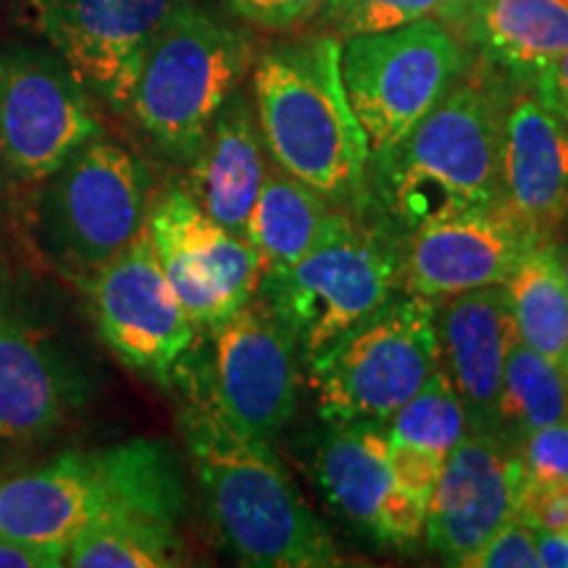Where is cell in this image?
Listing matches in <instances>:
<instances>
[{
    "instance_id": "3957f363",
    "label": "cell",
    "mask_w": 568,
    "mask_h": 568,
    "mask_svg": "<svg viewBox=\"0 0 568 568\" xmlns=\"http://www.w3.org/2000/svg\"><path fill=\"white\" fill-rule=\"evenodd\" d=\"M335 34L282 42L253 69V95L266 151L284 172L335 209H368L372 151L339 67Z\"/></svg>"
},
{
    "instance_id": "30bf717a",
    "label": "cell",
    "mask_w": 568,
    "mask_h": 568,
    "mask_svg": "<svg viewBox=\"0 0 568 568\" xmlns=\"http://www.w3.org/2000/svg\"><path fill=\"white\" fill-rule=\"evenodd\" d=\"M339 67L374 159L435 109L464 74L468 51L443 21L424 17L397 30L343 40Z\"/></svg>"
},
{
    "instance_id": "7c38bea8",
    "label": "cell",
    "mask_w": 568,
    "mask_h": 568,
    "mask_svg": "<svg viewBox=\"0 0 568 568\" xmlns=\"http://www.w3.org/2000/svg\"><path fill=\"white\" fill-rule=\"evenodd\" d=\"M84 287L105 347L126 368L172 387L174 366L195 345L197 326L163 274L148 222Z\"/></svg>"
},
{
    "instance_id": "f546056e",
    "label": "cell",
    "mask_w": 568,
    "mask_h": 568,
    "mask_svg": "<svg viewBox=\"0 0 568 568\" xmlns=\"http://www.w3.org/2000/svg\"><path fill=\"white\" fill-rule=\"evenodd\" d=\"M468 568H542L537 550V535L521 518H508L477 556L466 564Z\"/></svg>"
},
{
    "instance_id": "4fadbf2b",
    "label": "cell",
    "mask_w": 568,
    "mask_h": 568,
    "mask_svg": "<svg viewBox=\"0 0 568 568\" xmlns=\"http://www.w3.org/2000/svg\"><path fill=\"white\" fill-rule=\"evenodd\" d=\"M187 0H24L32 27L77 80L126 113L148 48Z\"/></svg>"
},
{
    "instance_id": "e0dca14e",
    "label": "cell",
    "mask_w": 568,
    "mask_h": 568,
    "mask_svg": "<svg viewBox=\"0 0 568 568\" xmlns=\"http://www.w3.org/2000/svg\"><path fill=\"white\" fill-rule=\"evenodd\" d=\"M539 240L503 203L424 224L403 245V290L445 301L506 284Z\"/></svg>"
},
{
    "instance_id": "8d00e7d4",
    "label": "cell",
    "mask_w": 568,
    "mask_h": 568,
    "mask_svg": "<svg viewBox=\"0 0 568 568\" xmlns=\"http://www.w3.org/2000/svg\"><path fill=\"white\" fill-rule=\"evenodd\" d=\"M556 245H558V255H560V268H564V276L568 282V213L556 232Z\"/></svg>"
},
{
    "instance_id": "83f0119b",
    "label": "cell",
    "mask_w": 568,
    "mask_h": 568,
    "mask_svg": "<svg viewBox=\"0 0 568 568\" xmlns=\"http://www.w3.org/2000/svg\"><path fill=\"white\" fill-rule=\"evenodd\" d=\"M443 0H326L324 30L339 40L397 30L410 21L435 17Z\"/></svg>"
},
{
    "instance_id": "d6a6232c",
    "label": "cell",
    "mask_w": 568,
    "mask_h": 568,
    "mask_svg": "<svg viewBox=\"0 0 568 568\" xmlns=\"http://www.w3.org/2000/svg\"><path fill=\"white\" fill-rule=\"evenodd\" d=\"M232 13L264 30H295L322 13L326 0H224Z\"/></svg>"
},
{
    "instance_id": "52a82bcc",
    "label": "cell",
    "mask_w": 568,
    "mask_h": 568,
    "mask_svg": "<svg viewBox=\"0 0 568 568\" xmlns=\"http://www.w3.org/2000/svg\"><path fill=\"white\" fill-rule=\"evenodd\" d=\"M32 234L45 261L88 282L138 237L151 213V172L138 155L90 140L40 182Z\"/></svg>"
},
{
    "instance_id": "d4e9b609",
    "label": "cell",
    "mask_w": 568,
    "mask_h": 568,
    "mask_svg": "<svg viewBox=\"0 0 568 568\" xmlns=\"http://www.w3.org/2000/svg\"><path fill=\"white\" fill-rule=\"evenodd\" d=\"M568 418V376L521 339L510 345L503 368L497 435L516 443L527 432Z\"/></svg>"
},
{
    "instance_id": "603a6c76",
    "label": "cell",
    "mask_w": 568,
    "mask_h": 568,
    "mask_svg": "<svg viewBox=\"0 0 568 568\" xmlns=\"http://www.w3.org/2000/svg\"><path fill=\"white\" fill-rule=\"evenodd\" d=\"M335 213L314 187L287 174L272 161L266 180L247 216L245 240L255 247L264 264V274L293 266L314 247L318 234Z\"/></svg>"
},
{
    "instance_id": "d6986e66",
    "label": "cell",
    "mask_w": 568,
    "mask_h": 568,
    "mask_svg": "<svg viewBox=\"0 0 568 568\" xmlns=\"http://www.w3.org/2000/svg\"><path fill=\"white\" fill-rule=\"evenodd\" d=\"M503 205L537 237H556L568 213V122L514 82L500 134Z\"/></svg>"
},
{
    "instance_id": "9c48e42d",
    "label": "cell",
    "mask_w": 568,
    "mask_h": 568,
    "mask_svg": "<svg viewBox=\"0 0 568 568\" xmlns=\"http://www.w3.org/2000/svg\"><path fill=\"white\" fill-rule=\"evenodd\" d=\"M205 332L209 351L190 347L174 366L172 387L195 389L240 435L272 443L297 406L301 351L295 337L261 297Z\"/></svg>"
},
{
    "instance_id": "484cf974",
    "label": "cell",
    "mask_w": 568,
    "mask_h": 568,
    "mask_svg": "<svg viewBox=\"0 0 568 568\" xmlns=\"http://www.w3.org/2000/svg\"><path fill=\"white\" fill-rule=\"evenodd\" d=\"M184 564L180 529L130 516L90 524L67 550L74 568H169Z\"/></svg>"
},
{
    "instance_id": "5bb4252c",
    "label": "cell",
    "mask_w": 568,
    "mask_h": 568,
    "mask_svg": "<svg viewBox=\"0 0 568 568\" xmlns=\"http://www.w3.org/2000/svg\"><path fill=\"white\" fill-rule=\"evenodd\" d=\"M159 264L197 329H211L251 303L264 264L245 237L216 224L187 195L169 187L148 213Z\"/></svg>"
},
{
    "instance_id": "4dcf8cb0",
    "label": "cell",
    "mask_w": 568,
    "mask_h": 568,
    "mask_svg": "<svg viewBox=\"0 0 568 568\" xmlns=\"http://www.w3.org/2000/svg\"><path fill=\"white\" fill-rule=\"evenodd\" d=\"M516 518L539 531H568V481L521 479L516 497Z\"/></svg>"
},
{
    "instance_id": "44dd1931",
    "label": "cell",
    "mask_w": 568,
    "mask_h": 568,
    "mask_svg": "<svg viewBox=\"0 0 568 568\" xmlns=\"http://www.w3.org/2000/svg\"><path fill=\"white\" fill-rule=\"evenodd\" d=\"M437 19L481 61L524 84L568 48V0H443Z\"/></svg>"
},
{
    "instance_id": "7a4b0ae2",
    "label": "cell",
    "mask_w": 568,
    "mask_h": 568,
    "mask_svg": "<svg viewBox=\"0 0 568 568\" xmlns=\"http://www.w3.org/2000/svg\"><path fill=\"white\" fill-rule=\"evenodd\" d=\"M180 429L205 514L243 566L332 568L343 564L329 529L284 471L272 443L240 435L209 397L180 387Z\"/></svg>"
},
{
    "instance_id": "2e32d148",
    "label": "cell",
    "mask_w": 568,
    "mask_h": 568,
    "mask_svg": "<svg viewBox=\"0 0 568 568\" xmlns=\"http://www.w3.org/2000/svg\"><path fill=\"white\" fill-rule=\"evenodd\" d=\"M514 443L497 432H468L447 453L426 506V545L445 564L466 566L516 514L521 487Z\"/></svg>"
},
{
    "instance_id": "ac0fdd59",
    "label": "cell",
    "mask_w": 568,
    "mask_h": 568,
    "mask_svg": "<svg viewBox=\"0 0 568 568\" xmlns=\"http://www.w3.org/2000/svg\"><path fill=\"white\" fill-rule=\"evenodd\" d=\"M88 397L74 358L45 326L0 308V439H42Z\"/></svg>"
},
{
    "instance_id": "6da1fadb",
    "label": "cell",
    "mask_w": 568,
    "mask_h": 568,
    "mask_svg": "<svg viewBox=\"0 0 568 568\" xmlns=\"http://www.w3.org/2000/svg\"><path fill=\"white\" fill-rule=\"evenodd\" d=\"M514 82L479 59L406 138L374 155L368 209L397 237L503 203L500 134Z\"/></svg>"
},
{
    "instance_id": "ffe728a7",
    "label": "cell",
    "mask_w": 568,
    "mask_h": 568,
    "mask_svg": "<svg viewBox=\"0 0 568 568\" xmlns=\"http://www.w3.org/2000/svg\"><path fill=\"white\" fill-rule=\"evenodd\" d=\"M437 337L443 372L464 403L471 432H497L503 368L518 337L506 284L437 301Z\"/></svg>"
},
{
    "instance_id": "cb8c5ba5",
    "label": "cell",
    "mask_w": 568,
    "mask_h": 568,
    "mask_svg": "<svg viewBox=\"0 0 568 568\" xmlns=\"http://www.w3.org/2000/svg\"><path fill=\"white\" fill-rule=\"evenodd\" d=\"M506 290L518 339L568 376V282L556 237L539 240L524 255Z\"/></svg>"
},
{
    "instance_id": "e575fe53",
    "label": "cell",
    "mask_w": 568,
    "mask_h": 568,
    "mask_svg": "<svg viewBox=\"0 0 568 568\" xmlns=\"http://www.w3.org/2000/svg\"><path fill=\"white\" fill-rule=\"evenodd\" d=\"M529 88L545 109H550L556 116L568 122V48L556 61H550L548 67L539 71Z\"/></svg>"
},
{
    "instance_id": "d590c367",
    "label": "cell",
    "mask_w": 568,
    "mask_h": 568,
    "mask_svg": "<svg viewBox=\"0 0 568 568\" xmlns=\"http://www.w3.org/2000/svg\"><path fill=\"white\" fill-rule=\"evenodd\" d=\"M537 535V550L539 564L545 568H568V531H539Z\"/></svg>"
},
{
    "instance_id": "5b68a950",
    "label": "cell",
    "mask_w": 568,
    "mask_h": 568,
    "mask_svg": "<svg viewBox=\"0 0 568 568\" xmlns=\"http://www.w3.org/2000/svg\"><path fill=\"white\" fill-rule=\"evenodd\" d=\"M403 245L372 209H335L293 266L261 276L258 293L295 337L305 364L403 290Z\"/></svg>"
},
{
    "instance_id": "8992f818",
    "label": "cell",
    "mask_w": 568,
    "mask_h": 568,
    "mask_svg": "<svg viewBox=\"0 0 568 568\" xmlns=\"http://www.w3.org/2000/svg\"><path fill=\"white\" fill-rule=\"evenodd\" d=\"M251 63V40L187 0L148 48L130 113L169 161L187 166Z\"/></svg>"
},
{
    "instance_id": "836d02e7",
    "label": "cell",
    "mask_w": 568,
    "mask_h": 568,
    "mask_svg": "<svg viewBox=\"0 0 568 568\" xmlns=\"http://www.w3.org/2000/svg\"><path fill=\"white\" fill-rule=\"evenodd\" d=\"M67 566V548L11 537L0 531V568H59Z\"/></svg>"
},
{
    "instance_id": "ba28073f",
    "label": "cell",
    "mask_w": 568,
    "mask_h": 568,
    "mask_svg": "<svg viewBox=\"0 0 568 568\" xmlns=\"http://www.w3.org/2000/svg\"><path fill=\"white\" fill-rule=\"evenodd\" d=\"M437 368V301L408 290L387 297L308 364L326 424H387Z\"/></svg>"
},
{
    "instance_id": "9a60e30c",
    "label": "cell",
    "mask_w": 568,
    "mask_h": 568,
    "mask_svg": "<svg viewBox=\"0 0 568 568\" xmlns=\"http://www.w3.org/2000/svg\"><path fill=\"white\" fill-rule=\"evenodd\" d=\"M314 474L326 503L382 548L414 552L424 542L426 503L395 485L385 422L332 424Z\"/></svg>"
},
{
    "instance_id": "277c9868",
    "label": "cell",
    "mask_w": 568,
    "mask_h": 568,
    "mask_svg": "<svg viewBox=\"0 0 568 568\" xmlns=\"http://www.w3.org/2000/svg\"><path fill=\"white\" fill-rule=\"evenodd\" d=\"M187 487L166 439L69 450L32 471L0 479V531L42 545H69L105 516L180 529Z\"/></svg>"
},
{
    "instance_id": "8fae6325",
    "label": "cell",
    "mask_w": 568,
    "mask_h": 568,
    "mask_svg": "<svg viewBox=\"0 0 568 568\" xmlns=\"http://www.w3.org/2000/svg\"><path fill=\"white\" fill-rule=\"evenodd\" d=\"M103 138L90 90L53 51L0 45V163L21 182H42Z\"/></svg>"
},
{
    "instance_id": "4316f807",
    "label": "cell",
    "mask_w": 568,
    "mask_h": 568,
    "mask_svg": "<svg viewBox=\"0 0 568 568\" xmlns=\"http://www.w3.org/2000/svg\"><path fill=\"white\" fill-rule=\"evenodd\" d=\"M468 432L471 426H468L464 403L443 368H437L406 406L397 408L387 422L389 443L422 447L443 458H447V453Z\"/></svg>"
},
{
    "instance_id": "1f68e13d",
    "label": "cell",
    "mask_w": 568,
    "mask_h": 568,
    "mask_svg": "<svg viewBox=\"0 0 568 568\" xmlns=\"http://www.w3.org/2000/svg\"><path fill=\"white\" fill-rule=\"evenodd\" d=\"M443 464V456L422 450V447L389 443V468H393L395 485L400 487L403 493L414 495L416 500L426 503V506H429L432 489L437 485Z\"/></svg>"
},
{
    "instance_id": "7402d4cb",
    "label": "cell",
    "mask_w": 568,
    "mask_h": 568,
    "mask_svg": "<svg viewBox=\"0 0 568 568\" xmlns=\"http://www.w3.org/2000/svg\"><path fill=\"white\" fill-rule=\"evenodd\" d=\"M266 142L243 92L219 109L203 148L187 163V195L216 224L245 237L247 216L266 180Z\"/></svg>"
},
{
    "instance_id": "f1b7e54d",
    "label": "cell",
    "mask_w": 568,
    "mask_h": 568,
    "mask_svg": "<svg viewBox=\"0 0 568 568\" xmlns=\"http://www.w3.org/2000/svg\"><path fill=\"white\" fill-rule=\"evenodd\" d=\"M514 450L527 481H568V418L527 432L516 439Z\"/></svg>"
}]
</instances>
